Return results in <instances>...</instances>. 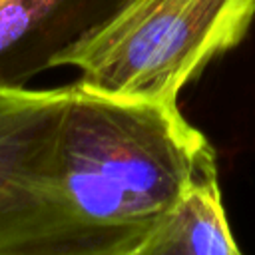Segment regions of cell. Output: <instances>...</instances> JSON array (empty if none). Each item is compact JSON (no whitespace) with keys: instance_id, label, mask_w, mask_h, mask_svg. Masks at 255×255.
<instances>
[{"instance_id":"obj_4","label":"cell","mask_w":255,"mask_h":255,"mask_svg":"<svg viewBox=\"0 0 255 255\" xmlns=\"http://www.w3.org/2000/svg\"><path fill=\"white\" fill-rule=\"evenodd\" d=\"M171 255H243L229 229L217 179L193 187L163 225Z\"/></svg>"},{"instance_id":"obj_2","label":"cell","mask_w":255,"mask_h":255,"mask_svg":"<svg viewBox=\"0 0 255 255\" xmlns=\"http://www.w3.org/2000/svg\"><path fill=\"white\" fill-rule=\"evenodd\" d=\"M255 0H122L52 60L112 98L175 104L177 94L251 28Z\"/></svg>"},{"instance_id":"obj_1","label":"cell","mask_w":255,"mask_h":255,"mask_svg":"<svg viewBox=\"0 0 255 255\" xmlns=\"http://www.w3.org/2000/svg\"><path fill=\"white\" fill-rule=\"evenodd\" d=\"M209 179L175 104L0 84V255H135Z\"/></svg>"},{"instance_id":"obj_5","label":"cell","mask_w":255,"mask_h":255,"mask_svg":"<svg viewBox=\"0 0 255 255\" xmlns=\"http://www.w3.org/2000/svg\"><path fill=\"white\" fill-rule=\"evenodd\" d=\"M135 255H171L169 245H167V239H165V233H163V227Z\"/></svg>"},{"instance_id":"obj_3","label":"cell","mask_w":255,"mask_h":255,"mask_svg":"<svg viewBox=\"0 0 255 255\" xmlns=\"http://www.w3.org/2000/svg\"><path fill=\"white\" fill-rule=\"evenodd\" d=\"M122 0H0V84H22L50 68L72 40Z\"/></svg>"}]
</instances>
